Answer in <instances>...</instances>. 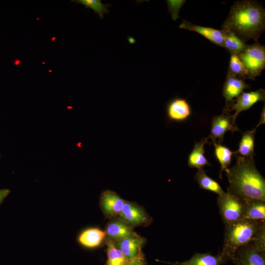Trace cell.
<instances>
[{
	"mask_svg": "<svg viewBox=\"0 0 265 265\" xmlns=\"http://www.w3.org/2000/svg\"><path fill=\"white\" fill-rule=\"evenodd\" d=\"M236 164L225 170L228 178L227 191L244 201H265V180L257 170L253 157L237 156Z\"/></svg>",
	"mask_w": 265,
	"mask_h": 265,
	"instance_id": "cell-1",
	"label": "cell"
},
{
	"mask_svg": "<svg viewBox=\"0 0 265 265\" xmlns=\"http://www.w3.org/2000/svg\"><path fill=\"white\" fill-rule=\"evenodd\" d=\"M265 27V11L259 3L252 0L235 2L222 26L244 42L257 40Z\"/></svg>",
	"mask_w": 265,
	"mask_h": 265,
	"instance_id": "cell-2",
	"label": "cell"
},
{
	"mask_svg": "<svg viewBox=\"0 0 265 265\" xmlns=\"http://www.w3.org/2000/svg\"><path fill=\"white\" fill-rule=\"evenodd\" d=\"M265 229V222L242 219L225 226L223 244L220 255L226 262L232 261L237 251L253 241Z\"/></svg>",
	"mask_w": 265,
	"mask_h": 265,
	"instance_id": "cell-3",
	"label": "cell"
},
{
	"mask_svg": "<svg viewBox=\"0 0 265 265\" xmlns=\"http://www.w3.org/2000/svg\"><path fill=\"white\" fill-rule=\"evenodd\" d=\"M232 261L235 265H265V229L253 241L240 247Z\"/></svg>",
	"mask_w": 265,
	"mask_h": 265,
	"instance_id": "cell-4",
	"label": "cell"
},
{
	"mask_svg": "<svg viewBox=\"0 0 265 265\" xmlns=\"http://www.w3.org/2000/svg\"><path fill=\"white\" fill-rule=\"evenodd\" d=\"M245 202L229 191L217 198L223 222L228 225L243 219Z\"/></svg>",
	"mask_w": 265,
	"mask_h": 265,
	"instance_id": "cell-5",
	"label": "cell"
},
{
	"mask_svg": "<svg viewBox=\"0 0 265 265\" xmlns=\"http://www.w3.org/2000/svg\"><path fill=\"white\" fill-rule=\"evenodd\" d=\"M248 72V78L254 80L265 67V48L259 43L247 45L238 55Z\"/></svg>",
	"mask_w": 265,
	"mask_h": 265,
	"instance_id": "cell-6",
	"label": "cell"
},
{
	"mask_svg": "<svg viewBox=\"0 0 265 265\" xmlns=\"http://www.w3.org/2000/svg\"><path fill=\"white\" fill-rule=\"evenodd\" d=\"M231 131L232 132L239 131L234 121L232 115L224 112L219 115L214 116L212 121L211 133L209 136L213 144L222 142L224 135L226 132Z\"/></svg>",
	"mask_w": 265,
	"mask_h": 265,
	"instance_id": "cell-7",
	"label": "cell"
},
{
	"mask_svg": "<svg viewBox=\"0 0 265 265\" xmlns=\"http://www.w3.org/2000/svg\"><path fill=\"white\" fill-rule=\"evenodd\" d=\"M265 99V91L263 89L249 92H242L237 97L236 100L232 103L228 113L235 110L232 117L234 121L236 122V118L239 113L249 109L258 102L264 101Z\"/></svg>",
	"mask_w": 265,
	"mask_h": 265,
	"instance_id": "cell-8",
	"label": "cell"
},
{
	"mask_svg": "<svg viewBox=\"0 0 265 265\" xmlns=\"http://www.w3.org/2000/svg\"><path fill=\"white\" fill-rule=\"evenodd\" d=\"M119 215L121 220L132 228L148 224L150 221L148 215L140 208L126 201Z\"/></svg>",
	"mask_w": 265,
	"mask_h": 265,
	"instance_id": "cell-9",
	"label": "cell"
},
{
	"mask_svg": "<svg viewBox=\"0 0 265 265\" xmlns=\"http://www.w3.org/2000/svg\"><path fill=\"white\" fill-rule=\"evenodd\" d=\"M248 87V85L242 79L227 77L222 91V95L226 101L224 112L228 113L229 107L233 102V99L239 96L243 90Z\"/></svg>",
	"mask_w": 265,
	"mask_h": 265,
	"instance_id": "cell-10",
	"label": "cell"
},
{
	"mask_svg": "<svg viewBox=\"0 0 265 265\" xmlns=\"http://www.w3.org/2000/svg\"><path fill=\"white\" fill-rule=\"evenodd\" d=\"M166 111L170 121L183 122L187 119L191 114V108L186 100L178 97L167 103Z\"/></svg>",
	"mask_w": 265,
	"mask_h": 265,
	"instance_id": "cell-11",
	"label": "cell"
},
{
	"mask_svg": "<svg viewBox=\"0 0 265 265\" xmlns=\"http://www.w3.org/2000/svg\"><path fill=\"white\" fill-rule=\"evenodd\" d=\"M125 202L116 193L110 190L104 191L101 195V207L105 213L109 216L119 215Z\"/></svg>",
	"mask_w": 265,
	"mask_h": 265,
	"instance_id": "cell-12",
	"label": "cell"
},
{
	"mask_svg": "<svg viewBox=\"0 0 265 265\" xmlns=\"http://www.w3.org/2000/svg\"><path fill=\"white\" fill-rule=\"evenodd\" d=\"M179 27L196 32L212 43L219 46L224 47V35L222 30L194 25L186 20L184 21Z\"/></svg>",
	"mask_w": 265,
	"mask_h": 265,
	"instance_id": "cell-13",
	"label": "cell"
},
{
	"mask_svg": "<svg viewBox=\"0 0 265 265\" xmlns=\"http://www.w3.org/2000/svg\"><path fill=\"white\" fill-rule=\"evenodd\" d=\"M106 236V232L96 227H89L81 231L77 237L78 242L87 249L98 247Z\"/></svg>",
	"mask_w": 265,
	"mask_h": 265,
	"instance_id": "cell-14",
	"label": "cell"
},
{
	"mask_svg": "<svg viewBox=\"0 0 265 265\" xmlns=\"http://www.w3.org/2000/svg\"><path fill=\"white\" fill-rule=\"evenodd\" d=\"M109 239L117 241L132 237L139 236L128 224L121 220H115L109 223L105 231Z\"/></svg>",
	"mask_w": 265,
	"mask_h": 265,
	"instance_id": "cell-15",
	"label": "cell"
},
{
	"mask_svg": "<svg viewBox=\"0 0 265 265\" xmlns=\"http://www.w3.org/2000/svg\"><path fill=\"white\" fill-rule=\"evenodd\" d=\"M113 241L115 246L129 260L135 258L141 253V247L144 242L143 238L140 236Z\"/></svg>",
	"mask_w": 265,
	"mask_h": 265,
	"instance_id": "cell-16",
	"label": "cell"
},
{
	"mask_svg": "<svg viewBox=\"0 0 265 265\" xmlns=\"http://www.w3.org/2000/svg\"><path fill=\"white\" fill-rule=\"evenodd\" d=\"M164 263L172 265H221L227 262L220 254H218L216 256H214L209 253H196L189 260L184 262Z\"/></svg>",
	"mask_w": 265,
	"mask_h": 265,
	"instance_id": "cell-17",
	"label": "cell"
},
{
	"mask_svg": "<svg viewBox=\"0 0 265 265\" xmlns=\"http://www.w3.org/2000/svg\"><path fill=\"white\" fill-rule=\"evenodd\" d=\"M245 203L243 219L265 222V201L249 200Z\"/></svg>",
	"mask_w": 265,
	"mask_h": 265,
	"instance_id": "cell-18",
	"label": "cell"
},
{
	"mask_svg": "<svg viewBox=\"0 0 265 265\" xmlns=\"http://www.w3.org/2000/svg\"><path fill=\"white\" fill-rule=\"evenodd\" d=\"M209 137L202 139L199 142H196L191 153L188 158V165L190 168L198 169L203 168L205 165H210V163L204 156L205 152L204 145L208 143Z\"/></svg>",
	"mask_w": 265,
	"mask_h": 265,
	"instance_id": "cell-19",
	"label": "cell"
},
{
	"mask_svg": "<svg viewBox=\"0 0 265 265\" xmlns=\"http://www.w3.org/2000/svg\"><path fill=\"white\" fill-rule=\"evenodd\" d=\"M224 35V47L231 53L238 55L244 51L247 45L232 31L222 29Z\"/></svg>",
	"mask_w": 265,
	"mask_h": 265,
	"instance_id": "cell-20",
	"label": "cell"
},
{
	"mask_svg": "<svg viewBox=\"0 0 265 265\" xmlns=\"http://www.w3.org/2000/svg\"><path fill=\"white\" fill-rule=\"evenodd\" d=\"M195 179L201 188L214 192L218 196H221L225 193L219 184L209 177L203 168L198 169Z\"/></svg>",
	"mask_w": 265,
	"mask_h": 265,
	"instance_id": "cell-21",
	"label": "cell"
},
{
	"mask_svg": "<svg viewBox=\"0 0 265 265\" xmlns=\"http://www.w3.org/2000/svg\"><path fill=\"white\" fill-rule=\"evenodd\" d=\"M256 131L245 132L239 142L238 149L235 154L243 157H253L254 154V135Z\"/></svg>",
	"mask_w": 265,
	"mask_h": 265,
	"instance_id": "cell-22",
	"label": "cell"
},
{
	"mask_svg": "<svg viewBox=\"0 0 265 265\" xmlns=\"http://www.w3.org/2000/svg\"><path fill=\"white\" fill-rule=\"evenodd\" d=\"M107 244V265H127L130 260L128 259L115 245L114 242L108 239Z\"/></svg>",
	"mask_w": 265,
	"mask_h": 265,
	"instance_id": "cell-23",
	"label": "cell"
},
{
	"mask_svg": "<svg viewBox=\"0 0 265 265\" xmlns=\"http://www.w3.org/2000/svg\"><path fill=\"white\" fill-rule=\"evenodd\" d=\"M214 154L217 160L220 164L221 170L219 177L221 178V173L231 164L232 157L235 152L232 151L228 147L219 143H214Z\"/></svg>",
	"mask_w": 265,
	"mask_h": 265,
	"instance_id": "cell-24",
	"label": "cell"
},
{
	"mask_svg": "<svg viewBox=\"0 0 265 265\" xmlns=\"http://www.w3.org/2000/svg\"><path fill=\"white\" fill-rule=\"evenodd\" d=\"M227 77L248 78V72L237 54L231 53Z\"/></svg>",
	"mask_w": 265,
	"mask_h": 265,
	"instance_id": "cell-25",
	"label": "cell"
},
{
	"mask_svg": "<svg viewBox=\"0 0 265 265\" xmlns=\"http://www.w3.org/2000/svg\"><path fill=\"white\" fill-rule=\"evenodd\" d=\"M76 2L84 5L86 8H91L95 13H97L101 19L105 13L108 14L109 11L107 7L109 4H103L99 0H79Z\"/></svg>",
	"mask_w": 265,
	"mask_h": 265,
	"instance_id": "cell-26",
	"label": "cell"
},
{
	"mask_svg": "<svg viewBox=\"0 0 265 265\" xmlns=\"http://www.w3.org/2000/svg\"><path fill=\"white\" fill-rule=\"evenodd\" d=\"M166 1L172 19L175 21L178 18L179 12L186 0H167Z\"/></svg>",
	"mask_w": 265,
	"mask_h": 265,
	"instance_id": "cell-27",
	"label": "cell"
},
{
	"mask_svg": "<svg viewBox=\"0 0 265 265\" xmlns=\"http://www.w3.org/2000/svg\"><path fill=\"white\" fill-rule=\"evenodd\" d=\"M128 265H146L141 252L135 258L130 260Z\"/></svg>",
	"mask_w": 265,
	"mask_h": 265,
	"instance_id": "cell-28",
	"label": "cell"
},
{
	"mask_svg": "<svg viewBox=\"0 0 265 265\" xmlns=\"http://www.w3.org/2000/svg\"><path fill=\"white\" fill-rule=\"evenodd\" d=\"M10 190L8 189H0V204L10 193Z\"/></svg>",
	"mask_w": 265,
	"mask_h": 265,
	"instance_id": "cell-29",
	"label": "cell"
},
{
	"mask_svg": "<svg viewBox=\"0 0 265 265\" xmlns=\"http://www.w3.org/2000/svg\"><path fill=\"white\" fill-rule=\"evenodd\" d=\"M265 106L263 107L262 109V111L261 113V116L260 118V121L258 124H257L256 128L254 129L255 131H256V129L261 125L263 124H265Z\"/></svg>",
	"mask_w": 265,
	"mask_h": 265,
	"instance_id": "cell-30",
	"label": "cell"
},
{
	"mask_svg": "<svg viewBox=\"0 0 265 265\" xmlns=\"http://www.w3.org/2000/svg\"><path fill=\"white\" fill-rule=\"evenodd\" d=\"M128 264L127 265H128Z\"/></svg>",
	"mask_w": 265,
	"mask_h": 265,
	"instance_id": "cell-31",
	"label": "cell"
}]
</instances>
